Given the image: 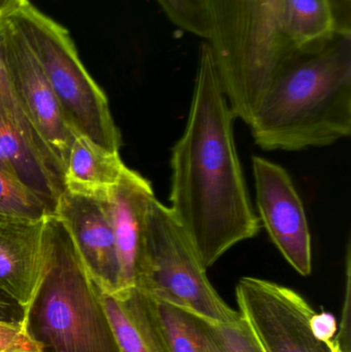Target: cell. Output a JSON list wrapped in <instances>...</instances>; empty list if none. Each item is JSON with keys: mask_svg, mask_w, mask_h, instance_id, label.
<instances>
[{"mask_svg": "<svg viewBox=\"0 0 351 352\" xmlns=\"http://www.w3.org/2000/svg\"><path fill=\"white\" fill-rule=\"evenodd\" d=\"M235 119L204 41L187 125L172 148L169 208L206 269L260 230L237 154Z\"/></svg>", "mask_w": 351, "mask_h": 352, "instance_id": "6da1fadb", "label": "cell"}, {"mask_svg": "<svg viewBox=\"0 0 351 352\" xmlns=\"http://www.w3.org/2000/svg\"><path fill=\"white\" fill-rule=\"evenodd\" d=\"M258 146L301 151L351 133V33L293 47L249 124Z\"/></svg>", "mask_w": 351, "mask_h": 352, "instance_id": "7a4b0ae2", "label": "cell"}, {"mask_svg": "<svg viewBox=\"0 0 351 352\" xmlns=\"http://www.w3.org/2000/svg\"><path fill=\"white\" fill-rule=\"evenodd\" d=\"M45 250V276L25 312L29 336L41 352H121L100 289L55 214L47 217Z\"/></svg>", "mask_w": 351, "mask_h": 352, "instance_id": "3957f363", "label": "cell"}, {"mask_svg": "<svg viewBox=\"0 0 351 352\" xmlns=\"http://www.w3.org/2000/svg\"><path fill=\"white\" fill-rule=\"evenodd\" d=\"M282 0H205L210 45L235 118L249 125L293 47L280 26Z\"/></svg>", "mask_w": 351, "mask_h": 352, "instance_id": "277c9868", "label": "cell"}, {"mask_svg": "<svg viewBox=\"0 0 351 352\" xmlns=\"http://www.w3.org/2000/svg\"><path fill=\"white\" fill-rule=\"evenodd\" d=\"M6 20L41 64L70 127L101 148L119 153L121 133L109 99L80 61L67 29L30 2Z\"/></svg>", "mask_w": 351, "mask_h": 352, "instance_id": "5b68a950", "label": "cell"}, {"mask_svg": "<svg viewBox=\"0 0 351 352\" xmlns=\"http://www.w3.org/2000/svg\"><path fill=\"white\" fill-rule=\"evenodd\" d=\"M195 246L169 207L150 200L144 229V258L135 287L212 322L240 318L206 275Z\"/></svg>", "mask_w": 351, "mask_h": 352, "instance_id": "8992f818", "label": "cell"}, {"mask_svg": "<svg viewBox=\"0 0 351 352\" xmlns=\"http://www.w3.org/2000/svg\"><path fill=\"white\" fill-rule=\"evenodd\" d=\"M238 312L262 352H351L348 345L319 340L311 330L315 310L294 289L255 277L236 285Z\"/></svg>", "mask_w": 351, "mask_h": 352, "instance_id": "52a82bcc", "label": "cell"}, {"mask_svg": "<svg viewBox=\"0 0 351 352\" xmlns=\"http://www.w3.org/2000/svg\"><path fill=\"white\" fill-rule=\"evenodd\" d=\"M261 221L288 264L303 276L313 272V246L304 205L286 169L267 159L253 158Z\"/></svg>", "mask_w": 351, "mask_h": 352, "instance_id": "ba28073f", "label": "cell"}, {"mask_svg": "<svg viewBox=\"0 0 351 352\" xmlns=\"http://www.w3.org/2000/svg\"><path fill=\"white\" fill-rule=\"evenodd\" d=\"M6 51L14 95L23 113L65 170L78 133L70 127L51 85L23 35L5 20Z\"/></svg>", "mask_w": 351, "mask_h": 352, "instance_id": "9c48e42d", "label": "cell"}, {"mask_svg": "<svg viewBox=\"0 0 351 352\" xmlns=\"http://www.w3.org/2000/svg\"><path fill=\"white\" fill-rule=\"evenodd\" d=\"M0 164L56 213L65 192L64 170L21 109L16 96L0 99Z\"/></svg>", "mask_w": 351, "mask_h": 352, "instance_id": "30bf717a", "label": "cell"}, {"mask_svg": "<svg viewBox=\"0 0 351 352\" xmlns=\"http://www.w3.org/2000/svg\"><path fill=\"white\" fill-rule=\"evenodd\" d=\"M57 215L91 278L101 291H119L120 266L117 243L104 201L64 192L58 201Z\"/></svg>", "mask_w": 351, "mask_h": 352, "instance_id": "8fae6325", "label": "cell"}, {"mask_svg": "<svg viewBox=\"0 0 351 352\" xmlns=\"http://www.w3.org/2000/svg\"><path fill=\"white\" fill-rule=\"evenodd\" d=\"M49 217L31 219L0 214V291L25 312L45 276Z\"/></svg>", "mask_w": 351, "mask_h": 352, "instance_id": "7c38bea8", "label": "cell"}, {"mask_svg": "<svg viewBox=\"0 0 351 352\" xmlns=\"http://www.w3.org/2000/svg\"><path fill=\"white\" fill-rule=\"evenodd\" d=\"M154 197L150 182L127 167L103 200L117 243L120 266L117 292L136 285L144 258L146 213Z\"/></svg>", "mask_w": 351, "mask_h": 352, "instance_id": "4fadbf2b", "label": "cell"}, {"mask_svg": "<svg viewBox=\"0 0 351 352\" xmlns=\"http://www.w3.org/2000/svg\"><path fill=\"white\" fill-rule=\"evenodd\" d=\"M100 296L121 352H171L148 293L134 287L115 294L100 289Z\"/></svg>", "mask_w": 351, "mask_h": 352, "instance_id": "5bb4252c", "label": "cell"}, {"mask_svg": "<svg viewBox=\"0 0 351 352\" xmlns=\"http://www.w3.org/2000/svg\"><path fill=\"white\" fill-rule=\"evenodd\" d=\"M126 168L120 153L105 150L86 136L78 134L66 161L65 190L70 194L104 200Z\"/></svg>", "mask_w": 351, "mask_h": 352, "instance_id": "9a60e30c", "label": "cell"}, {"mask_svg": "<svg viewBox=\"0 0 351 352\" xmlns=\"http://www.w3.org/2000/svg\"><path fill=\"white\" fill-rule=\"evenodd\" d=\"M280 26L291 47H301L333 32L327 0H282Z\"/></svg>", "mask_w": 351, "mask_h": 352, "instance_id": "2e32d148", "label": "cell"}, {"mask_svg": "<svg viewBox=\"0 0 351 352\" xmlns=\"http://www.w3.org/2000/svg\"><path fill=\"white\" fill-rule=\"evenodd\" d=\"M150 298L171 352H216L203 318L152 296Z\"/></svg>", "mask_w": 351, "mask_h": 352, "instance_id": "e0dca14e", "label": "cell"}, {"mask_svg": "<svg viewBox=\"0 0 351 352\" xmlns=\"http://www.w3.org/2000/svg\"><path fill=\"white\" fill-rule=\"evenodd\" d=\"M0 214L41 219L54 213L0 164Z\"/></svg>", "mask_w": 351, "mask_h": 352, "instance_id": "ac0fdd59", "label": "cell"}, {"mask_svg": "<svg viewBox=\"0 0 351 352\" xmlns=\"http://www.w3.org/2000/svg\"><path fill=\"white\" fill-rule=\"evenodd\" d=\"M204 322L216 352H262L251 329L241 316L234 322Z\"/></svg>", "mask_w": 351, "mask_h": 352, "instance_id": "d6986e66", "label": "cell"}, {"mask_svg": "<svg viewBox=\"0 0 351 352\" xmlns=\"http://www.w3.org/2000/svg\"><path fill=\"white\" fill-rule=\"evenodd\" d=\"M169 20L179 28L208 41L210 23L205 0H157Z\"/></svg>", "mask_w": 351, "mask_h": 352, "instance_id": "ffe728a7", "label": "cell"}, {"mask_svg": "<svg viewBox=\"0 0 351 352\" xmlns=\"http://www.w3.org/2000/svg\"><path fill=\"white\" fill-rule=\"evenodd\" d=\"M0 352H41L29 336L24 322L0 320Z\"/></svg>", "mask_w": 351, "mask_h": 352, "instance_id": "44dd1931", "label": "cell"}, {"mask_svg": "<svg viewBox=\"0 0 351 352\" xmlns=\"http://www.w3.org/2000/svg\"><path fill=\"white\" fill-rule=\"evenodd\" d=\"M16 96L6 51L5 20L0 22V99Z\"/></svg>", "mask_w": 351, "mask_h": 352, "instance_id": "7402d4cb", "label": "cell"}, {"mask_svg": "<svg viewBox=\"0 0 351 352\" xmlns=\"http://www.w3.org/2000/svg\"><path fill=\"white\" fill-rule=\"evenodd\" d=\"M334 32L351 33V0H327Z\"/></svg>", "mask_w": 351, "mask_h": 352, "instance_id": "603a6c76", "label": "cell"}, {"mask_svg": "<svg viewBox=\"0 0 351 352\" xmlns=\"http://www.w3.org/2000/svg\"><path fill=\"white\" fill-rule=\"evenodd\" d=\"M311 330L315 337L324 342L332 343L335 341L338 332L336 318L328 312H315L310 320Z\"/></svg>", "mask_w": 351, "mask_h": 352, "instance_id": "cb8c5ba5", "label": "cell"}, {"mask_svg": "<svg viewBox=\"0 0 351 352\" xmlns=\"http://www.w3.org/2000/svg\"><path fill=\"white\" fill-rule=\"evenodd\" d=\"M25 310L16 301L0 291V320L24 322Z\"/></svg>", "mask_w": 351, "mask_h": 352, "instance_id": "d4e9b609", "label": "cell"}, {"mask_svg": "<svg viewBox=\"0 0 351 352\" xmlns=\"http://www.w3.org/2000/svg\"><path fill=\"white\" fill-rule=\"evenodd\" d=\"M28 3L29 0H0V22H3Z\"/></svg>", "mask_w": 351, "mask_h": 352, "instance_id": "484cf974", "label": "cell"}]
</instances>
